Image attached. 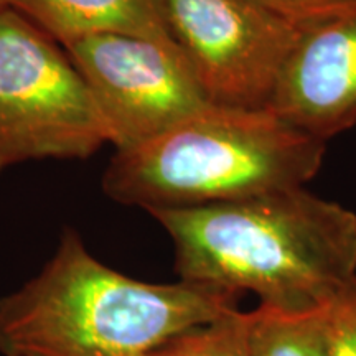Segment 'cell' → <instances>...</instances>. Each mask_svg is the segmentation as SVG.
<instances>
[{
  "label": "cell",
  "instance_id": "obj_11",
  "mask_svg": "<svg viewBox=\"0 0 356 356\" xmlns=\"http://www.w3.org/2000/svg\"><path fill=\"white\" fill-rule=\"evenodd\" d=\"M252 2L300 30L356 10V0H252Z\"/></svg>",
  "mask_w": 356,
  "mask_h": 356
},
{
  "label": "cell",
  "instance_id": "obj_6",
  "mask_svg": "<svg viewBox=\"0 0 356 356\" xmlns=\"http://www.w3.org/2000/svg\"><path fill=\"white\" fill-rule=\"evenodd\" d=\"M65 50L115 150L154 139L211 104L175 48L126 35H99Z\"/></svg>",
  "mask_w": 356,
  "mask_h": 356
},
{
  "label": "cell",
  "instance_id": "obj_10",
  "mask_svg": "<svg viewBox=\"0 0 356 356\" xmlns=\"http://www.w3.org/2000/svg\"><path fill=\"white\" fill-rule=\"evenodd\" d=\"M180 340L191 356H252L248 338V312L239 309L184 333Z\"/></svg>",
  "mask_w": 356,
  "mask_h": 356
},
{
  "label": "cell",
  "instance_id": "obj_14",
  "mask_svg": "<svg viewBox=\"0 0 356 356\" xmlns=\"http://www.w3.org/2000/svg\"><path fill=\"white\" fill-rule=\"evenodd\" d=\"M10 7V0H0V10H3V8H8Z\"/></svg>",
  "mask_w": 356,
  "mask_h": 356
},
{
  "label": "cell",
  "instance_id": "obj_3",
  "mask_svg": "<svg viewBox=\"0 0 356 356\" xmlns=\"http://www.w3.org/2000/svg\"><path fill=\"white\" fill-rule=\"evenodd\" d=\"M325 145L266 108L211 102L154 139L115 150L102 190L145 211L238 202L305 186Z\"/></svg>",
  "mask_w": 356,
  "mask_h": 356
},
{
  "label": "cell",
  "instance_id": "obj_1",
  "mask_svg": "<svg viewBox=\"0 0 356 356\" xmlns=\"http://www.w3.org/2000/svg\"><path fill=\"white\" fill-rule=\"evenodd\" d=\"M149 213L172 239L178 280L309 312L356 277V213L305 186Z\"/></svg>",
  "mask_w": 356,
  "mask_h": 356
},
{
  "label": "cell",
  "instance_id": "obj_2",
  "mask_svg": "<svg viewBox=\"0 0 356 356\" xmlns=\"http://www.w3.org/2000/svg\"><path fill=\"white\" fill-rule=\"evenodd\" d=\"M239 297L129 277L65 229L42 270L0 299V355L136 356L239 309Z\"/></svg>",
  "mask_w": 356,
  "mask_h": 356
},
{
  "label": "cell",
  "instance_id": "obj_5",
  "mask_svg": "<svg viewBox=\"0 0 356 356\" xmlns=\"http://www.w3.org/2000/svg\"><path fill=\"white\" fill-rule=\"evenodd\" d=\"M213 104L266 108L302 30L252 0H155Z\"/></svg>",
  "mask_w": 356,
  "mask_h": 356
},
{
  "label": "cell",
  "instance_id": "obj_4",
  "mask_svg": "<svg viewBox=\"0 0 356 356\" xmlns=\"http://www.w3.org/2000/svg\"><path fill=\"white\" fill-rule=\"evenodd\" d=\"M108 144L91 92L63 47L15 8L0 10V173L88 159Z\"/></svg>",
  "mask_w": 356,
  "mask_h": 356
},
{
  "label": "cell",
  "instance_id": "obj_12",
  "mask_svg": "<svg viewBox=\"0 0 356 356\" xmlns=\"http://www.w3.org/2000/svg\"><path fill=\"white\" fill-rule=\"evenodd\" d=\"M330 356H356V277L327 305Z\"/></svg>",
  "mask_w": 356,
  "mask_h": 356
},
{
  "label": "cell",
  "instance_id": "obj_13",
  "mask_svg": "<svg viewBox=\"0 0 356 356\" xmlns=\"http://www.w3.org/2000/svg\"><path fill=\"white\" fill-rule=\"evenodd\" d=\"M136 356H191V355L190 351L185 348V345L181 343L180 337H177L173 338V340L167 341V343L157 346V348L144 351V353L136 355Z\"/></svg>",
  "mask_w": 356,
  "mask_h": 356
},
{
  "label": "cell",
  "instance_id": "obj_8",
  "mask_svg": "<svg viewBox=\"0 0 356 356\" xmlns=\"http://www.w3.org/2000/svg\"><path fill=\"white\" fill-rule=\"evenodd\" d=\"M10 7L61 44L99 35H126L178 48L155 0H10Z\"/></svg>",
  "mask_w": 356,
  "mask_h": 356
},
{
  "label": "cell",
  "instance_id": "obj_9",
  "mask_svg": "<svg viewBox=\"0 0 356 356\" xmlns=\"http://www.w3.org/2000/svg\"><path fill=\"white\" fill-rule=\"evenodd\" d=\"M327 305L309 312H284L257 305L248 312L251 355L330 356Z\"/></svg>",
  "mask_w": 356,
  "mask_h": 356
},
{
  "label": "cell",
  "instance_id": "obj_7",
  "mask_svg": "<svg viewBox=\"0 0 356 356\" xmlns=\"http://www.w3.org/2000/svg\"><path fill=\"white\" fill-rule=\"evenodd\" d=\"M266 109L327 142L356 124V10L302 30Z\"/></svg>",
  "mask_w": 356,
  "mask_h": 356
}]
</instances>
